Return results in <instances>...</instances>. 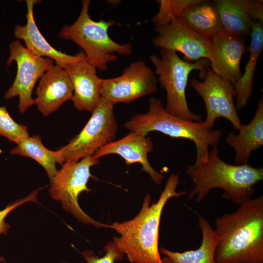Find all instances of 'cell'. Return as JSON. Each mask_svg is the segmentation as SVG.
I'll return each mask as SVG.
<instances>
[{
	"instance_id": "6da1fadb",
	"label": "cell",
	"mask_w": 263,
	"mask_h": 263,
	"mask_svg": "<svg viewBox=\"0 0 263 263\" xmlns=\"http://www.w3.org/2000/svg\"><path fill=\"white\" fill-rule=\"evenodd\" d=\"M215 263H263V196L215 219Z\"/></svg>"
},
{
	"instance_id": "7a4b0ae2",
	"label": "cell",
	"mask_w": 263,
	"mask_h": 263,
	"mask_svg": "<svg viewBox=\"0 0 263 263\" xmlns=\"http://www.w3.org/2000/svg\"><path fill=\"white\" fill-rule=\"evenodd\" d=\"M180 182L178 175L172 174L157 202L150 205L151 197L147 194L136 216L130 220L116 222L110 225V228L120 235L114 237L112 242L121 253L126 255L131 263H161L158 247L161 217L169 199L187 193L186 191H176Z\"/></svg>"
},
{
	"instance_id": "3957f363",
	"label": "cell",
	"mask_w": 263,
	"mask_h": 263,
	"mask_svg": "<svg viewBox=\"0 0 263 263\" xmlns=\"http://www.w3.org/2000/svg\"><path fill=\"white\" fill-rule=\"evenodd\" d=\"M194 188L188 193L190 200L196 197L200 203L214 188H221L223 198L240 206L252 199L255 186L263 180V168L247 164L233 165L223 161L217 147L209 151L207 160L198 165L189 166L186 170Z\"/></svg>"
},
{
	"instance_id": "277c9868",
	"label": "cell",
	"mask_w": 263,
	"mask_h": 263,
	"mask_svg": "<svg viewBox=\"0 0 263 263\" xmlns=\"http://www.w3.org/2000/svg\"><path fill=\"white\" fill-rule=\"evenodd\" d=\"M124 127L145 135L156 131L171 137L192 141L196 148L195 165L207 160L209 147H217L223 133L220 130L207 129L202 121L184 120L169 114L163 107L162 100L155 97L150 98L147 113L134 115Z\"/></svg>"
},
{
	"instance_id": "5b68a950",
	"label": "cell",
	"mask_w": 263,
	"mask_h": 263,
	"mask_svg": "<svg viewBox=\"0 0 263 263\" xmlns=\"http://www.w3.org/2000/svg\"><path fill=\"white\" fill-rule=\"evenodd\" d=\"M90 0H83L79 16L72 25H65L59 37L72 40L84 51L87 60L95 68L103 71L108 69V63L117 59L114 54L129 56L132 52L130 43L120 44L113 40L108 30L116 24L115 21H94L89 14Z\"/></svg>"
},
{
	"instance_id": "8992f818",
	"label": "cell",
	"mask_w": 263,
	"mask_h": 263,
	"mask_svg": "<svg viewBox=\"0 0 263 263\" xmlns=\"http://www.w3.org/2000/svg\"><path fill=\"white\" fill-rule=\"evenodd\" d=\"M150 59L158 76L161 87L166 91V111L181 119L202 121V115L192 113L187 101L186 91L188 76L193 70H199L204 79L210 65L207 59L189 62L181 58L176 52L160 49V55H153Z\"/></svg>"
},
{
	"instance_id": "52a82bcc",
	"label": "cell",
	"mask_w": 263,
	"mask_h": 263,
	"mask_svg": "<svg viewBox=\"0 0 263 263\" xmlns=\"http://www.w3.org/2000/svg\"><path fill=\"white\" fill-rule=\"evenodd\" d=\"M113 106L101 97L82 130L68 144L57 150L61 164L92 156L98 149L115 140L118 125Z\"/></svg>"
},
{
	"instance_id": "ba28073f",
	"label": "cell",
	"mask_w": 263,
	"mask_h": 263,
	"mask_svg": "<svg viewBox=\"0 0 263 263\" xmlns=\"http://www.w3.org/2000/svg\"><path fill=\"white\" fill-rule=\"evenodd\" d=\"M99 163V160L92 156L80 161L64 163L61 169L50 180L49 193L52 199L60 201L62 208L79 221L97 227L110 228V225L96 221L87 215L78 203V196L82 192L92 190L87 186L89 179L94 177L90 169Z\"/></svg>"
},
{
	"instance_id": "9c48e42d",
	"label": "cell",
	"mask_w": 263,
	"mask_h": 263,
	"mask_svg": "<svg viewBox=\"0 0 263 263\" xmlns=\"http://www.w3.org/2000/svg\"><path fill=\"white\" fill-rule=\"evenodd\" d=\"M9 50L7 65L9 66L13 61H15L17 71L14 81L5 93L4 97L6 100H10L19 96L18 108L22 114L35 104L32 96L36 82L54 65V60L34 55L23 46L19 40L11 42Z\"/></svg>"
},
{
	"instance_id": "30bf717a",
	"label": "cell",
	"mask_w": 263,
	"mask_h": 263,
	"mask_svg": "<svg viewBox=\"0 0 263 263\" xmlns=\"http://www.w3.org/2000/svg\"><path fill=\"white\" fill-rule=\"evenodd\" d=\"M189 86L201 96L206 108V118L203 122L212 130L215 120L220 117L228 120L235 130L243 125L234 102V88L229 81L216 75L209 67L203 81L192 79Z\"/></svg>"
},
{
	"instance_id": "8fae6325",
	"label": "cell",
	"mask_w": 263,
	"mask_h": 263,
	"mask_svg": "<svg viewBox=\"0 0 263 263\" xmlns=\"http://www.w3.org/2000/svg\"><path fill=\"white\" fill-rule=\"evenodd\" d=\"M157 91V80L154 73L144 61L138 60L125 68L121 75L103 79L101 95L113 105L128 104Z\"/></svg>"
},
{
	"instance_id": "7c38bea8",
	"label": "cell",
	"mask_w": 263,
	"mask_h": 263,
	"mask_svg": "<svg viewBox=\"0 0 263 263\" xmlns=\"http://www.w3.org/2000/svg\"><path fill=\"white\" fill-rule=\"evenodd\" d=\"M155 27L157 35L152 40L155 47L179 52L189 62L207 59L210 39L191 29L181 18H173L168 23Z\"/></svg>"
},
{
	"instance_id": "4fadbf2b",
	"label": "cell",
	"mask_w": 263,
	"mask_h": 263,
	"mask_svg": "<svg viewBox=\"0 0 263 263\" xmlns=\"http://www.w3.org/2000/svg\"><path fill=\"white\" fill-rule=\"evenodd\" d=\"M246 51L242 37L221 32L210 39L207 60L212 71L233 86L241 76L240 64Z\"/></svg>"
},
{
	"instance_id": "5bb4252c",
	"label": "cell",
	"mask_w": 263,
	"mask_h": 263,
	"mask_svg": "<svg viewBox=\"0 0 263 263\" xmlns=\"http://www.w3.org/2000/svg\"><path fill=\"white\" fill-rule=\"evenodd\" d=\"M73 86L71 99L79 111L93 113L100 100L103 79L96 74V69L85 56L65 68Z\"/></svg>"
},
{
	"instance_id": "9a60e30c",
	"label": "cell",
	"mask_w": 263,
	"mask_h": 263,
	"mask_svg": "<svg viewBox=\"0 0 263 263\" xmlns=\"http://www.w3.org/2000/svg\"><path fill=\"white\" fill-rule=\"evenodd\" d=\"M153 148V143L150 137L131 132L124 137L101 147L92 156L98 159L107 155L115 154L124 159L127 165L140 163L142 166V170L149 174L158 185L161 183L164 176L154 169L149 163L148 155Z\"/></svg>"
},
{
	"instance_id": "2e32d148",
	"label": "cell",
	"mask_w": 263,
	"mask_h": 263,
	"mask_svg": "<svg viewBox=\"0 0 263 263\" xmlns=\"http://www.w3.org/2000/svg\"><path fill=\"white\" fill-rule=\"evenodd\" d=\"M38 0H26V23L15 27L14 35L18 40H22L26 48L34 55L50 58L55 61L56 65L64 69L68 65L82 59L85 54L82 52L71 56L59 51L52 46L39 31L35 20L34 7Z\"/></svg>"
},
{
	"instance_id": "e0dca14e",
	"label": "cell",
	"mask_w": 263,
	"mask_h": 263,
	"mask_svg": "<svg viewBox=\"0 0 263 263\" xmlns=\"http://www.w3.org/2000/svg\"><path fill=\"white\" fill-rule=\"evenodd\" d=\"M73 93L72 82L65 69L54 65L39 80L35 104L43 116H48L71 100Z\"/></svg>"
},
{
	"instance_id": "ac0fdd59",
	"label": "cell",
	"mask_w": 263,
	"mask_h": 263,
	"mask_svg": "<svg viewBox=\"0 0 263 263\" xmlns=\"http://www.w3.org/2000/svg\"><path fill=\"white\" fill-rule=\"evenodd\" d=\"M239 133L230 132L225 139L235 153V161L238 165L247 164L252 152L263 145V99L261 97L254 117L247 125H242Z\"/></svg>"
},
{
	"instance_id": "d6986e66",
	"label": "cell",
	"mask_w": 263,
	"mask_h": 263,
	"mask_svg": "<svg viewBox=\"0 0 263 263\" xmlns=\"http://www.w3.org/2000/svg\"><path fill=\"white\" fill-rule=\"evenodd\" d=\"M250 35L248 59L244 73L234 86L237 111L245 106L252 95L257 63L263 48V23L253 22Z\"/></svg>"
},
{
	"instance_id": "ffe728a7",
	"label": "cell",
	"mask_w": 263,
	"mask_h": 263,
	"mask_svg": "<svg viewBox=\"0 0 263 263\" xmlns=\"http://www.w3.org/2000/svg\"><path fill=\"white\" fill-rule=\"evenodd\" d=\"M249 1H214L213 4L218 12L224 32L242 38L250 34L253 22L248 13Z\"/></svg>"
},
{
	"instance_id": "44dd1931",
	"label": "cell",
	"mask_w": 263,
	"mask_h": 263,
	"mask_svg": "<svg viewBox=\"0 0 263 263\" xmlns=\"http://www.w3.org/2000/svg\"><path fill=\"white\" fill-rule=\"evenodd\" d=\"M198 223L202 233V242L197 249L179 252L161 247L160 252L172 263H215V251L218 236L205 217L199 215Z\"/></svg>"
},
{
	"instance_id": "7402d4cb",
	"label": "cell",
	"mask_w": 263,
	"mask_h": 263,
	"mask_svg": "<svg viewBox=\"0 0 263 263\" xmlns=\"http://www.w3.org/2000/svg\"><path fill=\"white\" fill-rule=\"evenodd\" d=\"M181 18L191 29L209 39L223 32L215 5L202 0L187 9Z\"/></svg>"
},
{
	"instance_id": "603a6c76",
	"label": "cell",
	"mask_w": 263,
	"mask_h": 263,
	"mask_svg": "<svg viewBox=\"0 0 263 263\" xmlns=\"http://www.w3.org/2000/svg\"><path fill=\"white\" fill-rule=\"evenodd\" d=\"M16 144L10 150L12 154L35 160L45 169L50 180L56 175L58 171L56 164H61L57 150L53 151L46 148L39 135H29L19 140Z\"/></svg>"
},
{
	"instance_id": "cb8c5ba5",
	"label": "cell",
	"mask_w": 263,
	"mask_h": 263,
	"mask_svg": "<svg viewBox=\"0 0 263 263\" xmlns=\"http://www.w3.org/2000/svg\"><path fill=\"white\" fill-rule=\"evenodd\" d=\"M202 0H159V11L153 18L155 26L168 23L173 18H181L184 12L190 6Z\"/></svg>"
},
{
	"instance_id": "d4e9b609",
	"label": "cell",
	"mask_w": 263,
	"mask_h": 263,
	"mask_svg": "<svg viewBox=\"0 0 263 263\" xmlns=\"http://www.w3.org/2000/svg\"><path fill=\"white\" fill-rule=\"evenodd\" d=\"M0 136L16 144L29 136L26 126L16 122L8 113L6 106H0Z\"/></svg>"
},
{
	"instance_id": "484cf974",
	"label": "cell",
	"mask_w": 263,
	"mask_h": 263,
	"mask_svg": "<svg viewBox=\"0 0 263 263\" xmlns=\"http://www.w3.org/2000/svg\"><path fill=\"white\" fill-rule=\"evenodd\" d=\"M105 255L99 257L94 251L87 250L82 252V255L87 263H114L115 261H119L123 258L121 253L114 246L112 242L105 247Z\"/></svg>"
},
{
	"instance_id": "4316f807",
	"label": "cell",
	"mask_w": 263,
	"mask_h": 263,
	"mask_svg": "<svg viewBox=\"0 0 263 263\" xmlns=\"http://www.w3.org/2000/svg\"><path fill=\"white\" fill-rule=\"evenodd\" d=\"M39 189L34 190L24 198L19 199L9 204L3 209L0 210V234H6L10 228V225L5 221L7 215L17 207L28 202L37 201Z\"/></svg>"
},
{
	"instance_id": "83f0119b",
	"label": "cell",
	"mask_w": 263,
	"mask_h": 263,
	"mask_svg": "<svg viewBox=\"0 0 263 263\" xmlns=\"http://www.w3.org/2000/svg\"><path fill=\"white\" fill-rule=\"evenodd\" d=\"M248 13L252 22L260 21L263 23V1L250 0Z\"/></svg>"
},
{
	"instance_id": "f1b7e54d",
	"label": "cell",
	"mask_w": 263,
	"mask_h": 263,
	"mask_svg": "<svg viewBox=\"0 0 263 263\" xmlns=\"http://www.w3.org/2000/svg\"><path fill=\"white\" fill-rule=\"evenodd\" d=\"M161 263H172L168 257L165 256L164 257L162 258Z\"/></svg>"
},
{
	"instance_id": "f546056e",
	"label": "cell",
	"mask_w": 263,
	"mask_h": 263,
	"mask_svg": "<svg viewBox=\"0 0 263 263\" xmlns=\"http://www.w3.org/2000/svg\"><path fill=\"white\" fill-rule=\"evenodd\" d=\"M0 262H5L4 259L1 256H0Z\"/></svg>"
}]
</instances>
